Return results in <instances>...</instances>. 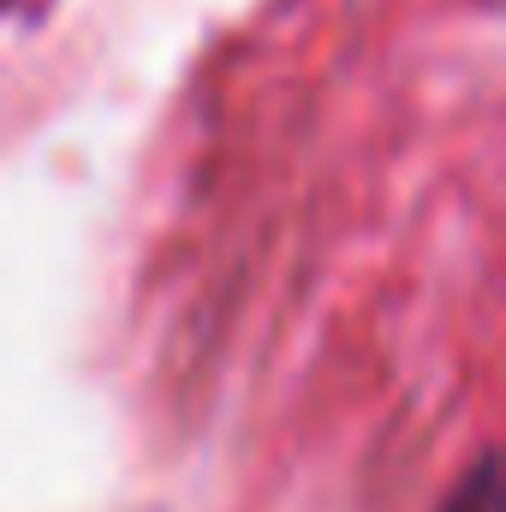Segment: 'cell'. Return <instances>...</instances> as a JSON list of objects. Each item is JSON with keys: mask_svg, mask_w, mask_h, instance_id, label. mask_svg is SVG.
I'll return each instance as SVG.
<instances>
[{"mask_svg": "<svg viewBox=\"0 0 506 512\" xmlns=\"http://www.w3.org/2000/svg\"><path fill=\"white\" fill-rule=\"evenodd\" d=\"M447 512H506V495H501V459H495V453H483V459L471 465V477L453 489Z\"/></svg>", "mask_w": 506, "mask_h": 512, "instance_id": "obj_1", "label": "cell"}]
</instances>
